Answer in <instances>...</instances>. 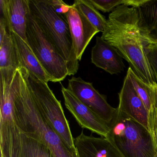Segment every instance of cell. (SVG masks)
<instances>
[{"label": "cell", "instance_id": "1", "mask_svg": "<svg viewBox=\"0 0 157 157\" xmlns=\"http://www.w3.org/2000/svg\"><path fill=\"white\" fill-rule=\"evenodd\" d=\"M102 39L115 48L145 83L157 86V81L145 51L136 7L118 6L109 14Z\"/></svg>", "mask_w": 157, "mask_h": 157}, {"label": "cell", "instance_id": "2", "mask_svg": "<svg viewBox=\"0 0 157 157\" xmlns=\"http://www.w3.org/2000/svg\"><path fill=\"white\" fill-rule=\"evenodd\" d=\"M28 71L16 70L10 83L14 122L21 133L45 145L55 157H79L69 148L40 113L28 80Z\"/></svg>", "mask_w": 157, "mask_h": 157}, {"label": "cell", "instance_id": "3", "mask_svg": "<svg viewBox=\"0 0 157 157\" xmlns=\"http://www.w3.org/2000/svg\"><path fill=\"white\" fill-rule=\"evenodd\" d=\"M108 126L106 138L124 157H155L156 148L147 128L117 107Z\"/></svg>", "mask_w": 157, "mask_h": 157}, {"label": "cell", "instance_id": "4", "mask_svg": "<svg viewBox=\"0 0 157 157\" xmlns=\"http://www.w3.org/2000/svg\"><path fill=\"white\" fill-rule=\"evenodd\" d=\"M29 4L31 13L67 62L69 76L75 75L79 64L66 17L56 13L44 0H29Z\"/></svg>", "mask_w": 157, "mask_h": 157}, {"label": "cell", "instance_id": "5", "mask_svg": "<svg viewBox=\"0 0 157 157\" xmlns=\"http://www.w3.org/2000/svg\"><path fill=\"white\" fill-rule=\"evenodd\" d=\"M28 80L36 105L43 117L69 148L77 151L75 139L60 101L57 99L48 83L38 79L29 71Z\"/></svg>", "mask_w": 157, "mask_h": 157}, {"label": "cell", "instance_id": "6", "mask_svg": "<svg viewBox=\"0 0 157 157\" xmlns=\"http://www.w3.org/2000/svg\"><path fill=\"white\" fill-rule=\"evenodd\" d=\"M27 44L50 79L60 82L69 76L67 63L44 33L31 12L27 14Z\"/></svg>", "mask_w": 157, "mask_h": 157}, {"label": "cell", "instance_id": "7", "mask_svg": "<svg viewBox=\"0 0 157 157\" xmlns=\"http://www.w3.org/2000/svg\"><path fill=\"white\" fill-rule=\"evenodd\" d=\"M67 89L106 124L111 123L117 108L107 102L106 96L101 94L92 83L85 81L80 77H72L68 79Z\"/></svg>", "mask_w": 157, "mask_h": 157}, {"label": "cell", "instance_id": "8", "mask_svg": "<svg viewBox=\"0 0 157 157\" xmlns=\"http://www.w3.org/2000/svg\"><path fill=\"white\" fill-rule=\"evenodd\" d=\"M61 92L65 106L74 117L78 124L82 128L89 129L93 133L106 138L109 132L108 124L62 84Z\"/></svg>", "mask_w": 157, "mask_h": 157}, {"label": "cell", "instance_id": "9", "mask_svg": "<svg viewBox=\"0 0 157 157\" xmlns=\"http://www.w3.org/2000/svg\"><path fill=\"white\" fill-rule=\"evenodd\" d=\"M65 17L69 26L74 52L80 61L91 40L100 32L72 5Z\"/></svg>", "mask_w": 157, "mask_h": 157}, {"label": "cell", "instance_id": "10", "mask_svg": "<svg viewBox=\"0 0 157 157\" xmlns=\"http://www.w3.org/2000/svg\"><path fill=\"white\" fill-rule=\"evenodd\" d=\"M0 8L1 16L5 19L8 31L15 33L26 42L29 0H0Z\"/></svg>", "mask_w": 157, "mask_h": 157}, {"label": "cell", "instance_id": "11", "mask_svg": "<svg viewBox=\"0 0 157 157\" xmlns=\"http://www.w3.org/2000/svg\"><path fill=\"white\" fill-rule=\"evenodd\" d=\"M118 95L117 108L148 129L147 112L128 74Z\"/></svg>", "mask_w": 157, "mask_h": 157}, {"label": "cell", "instance_id": "12", "mask_svg": "<svg viewBox=\"0 0 157 157\" xmlns=\"http://www.w3.org/2000/svg\"><path fill=\"white\" fill-rule=\"evenodd\" d=\"M74 142L79 157H124L106 138L88 136L82 131Z\"/></svg>", "mask_w": 157, "mask_h": 157}, {"label": "cell", "instance_id": "13", "mask_svg": "<svg viewBox=\"0 0 157 157\" xmlns=\"http://www.w3.org/2000/svg\"><path fill=\"white\" fill-rule=\"evenodd\" d=\"M91 62L110 74H117L124 71L125 65L118 51L113 46L97 36L91 51Z\"/></svg>", "mask_w": 157, "mask_h": 157}, {"label": "cell", "instance_id": "14", "mask_svg": "<svg viewBox=\"0 0 157 157\" xmlns=\"http://www.w3.org/2000/svg\"><path fill=\"white\" fill-rule=\"evenodd\" d=\"M127 74L141 101L148 114V129L155 145V127L157 113V86H151L142 81L129 67Z\"/></svg>", "mask_w": 157, "mask_h": 157}, {"label": "cell", "instance_id": "15", "mask_svg": "<svg viewBox=\"0 0 157 157\" xmlns=\"http://www.w3.org/2000/svg\"><path fill=\"white\" fill-rule=\"evenodd\" d=\"M136 8L140 29L146 46L157 45V0H140Z\"/></svg>", "mask_w": 157, "mask_h": 157}, {"label": "cell", "instance_id": "16", "mask_svg": "<svg viewBox=\"0 0 157 157\" xmlns=\"http://www.w3.org/2000/svg\"><path fill=\"white\" fill-rule=\"evenodd\" d=\"M10 33L15 43L21 67L25 68L38 79L48 83L50 82V78L29 45L18 35Z\"/></svg>", "mask_w": 157, "mask_h": 157}, {"label": "cell", "instance_id": "17", "mask_svg": "<svg viewBox=\"0 0 157 157\" xmlns=\"http://www.w3.org/2000/svg\"><path fill=\"white\" fill-rule=\"evenodd\" d=\"M20 67L14 40L9 31L0 43V77L10 82L16 70Z\"/></svg>", "mask_w": 157, "mask_h": 157}, {"label": "cell", "instance_id": "18", "mask_svg": "<svg viewBox=\"0 0 157 157\" xmlns=\"http://www.w3.org/2000/svg\"><path fill=\"white\" fill-rule=\"evenodd\" d=\"M19 132L15 124L0 126V148L4 157H21Z\"/></svg>", "mask_w": 157, "mask_h": 157}, {"label": "cell", "instance_id": "19", "mask_svg": "<svg viewBox=\"0 0 157 157\" xmlns=\"http://www.w3.org/2000/svg\"><path fill=\"white\" fill-rule=\"evenodd\" d=\"M19 136L21 157H55L45 145L25 136L20 130Z\"/></svg>", "mask_w": 157, "mask_h": 157}, {"label": "cell", "instance_id": "20", "mask_svg": "<svg viewBox=\"0 0 157 157\" xmlns=\"http://www.w3.org/2000/svg\"><path fill=\"white\" fill-rule=\"evenodd\" d=\"M72 5L99 32L102 33L105 32L107 20L89 2V0H76Z\"/></svg>", "mask_w": 157, "mask_h": 157}, {"label": "cell", "instance_id": "21", "mask_svg": "<svg viewBox=\"0 0 157 157\" xmlns=\"http://www.w3.org/2000/svg\"><path fill=\"white\" fill-rule=\"evenodd\" d=\"M89 2L97 10L103 13L113 12L115 8L121 5L134 7L136 0H89Z\"/></svg>", "mask_w": 157, "mask_h": 157}, {"label": "cell", "instance_id": "22", "mask_svg": "<svg viewBox=\"0 0 157 157\" xmlns=\"http://www.w3.org/2000/svg\"><path fill=\"white\" fill-rule=\"evenodd\" d=\"M148 60L157 81V45L148 44L145 48Z\"/></svg>", "mask_w": 157, "mask_h": 157}, {"label": "cell", "instance_id": "23", "mask_svg": "<svg viewBox=\"0 0 157 157\" xmlns=\"http://www.w3.org/2000/svg\"><path fill=\"white\" fill-rule=\"evenodd\" d=\"M44 2L50 5L56 13L64 16L72 7V5H68L61 0H44Z\"/></svg>", "mask_w": 157, "mask_h": 157}, {"label": "cell", "instance_id": "24", "mask_svg": "<svg viewBox=\"0 0 157 157\" xmlns=\"http://www.w3.org/2000/svg\"><path fill=\"white\" fill-rule=\"evenodd\" d=\"M9 32L5 19L1 16L0 18V43L2 42L7 33Z\"/></svg>", "mask_w": 157, "mask_h": 157}, {"label": "cell", "instance_id": "25", "mask_svg": "<svg viewBox=\"0 0 157 157\" xmlns=\"http://www.w3.org/2000/svg\"><path fill=\"white\" fill-rule=\"evenodd\" d=\"M155 145H156V151H157V113L156 114V127H155Z\"/></svg>", "mask_w": 157, "mask_h": 157}, {"label": "cell", "instance_id": "26", "mask_svg": "<svg viewBox=\"0 0 157 157\" xmlns=\"http://www.w3.org/2000/svg\"><path fill=\"white\" fill-rule=\"evenodd\" d=\"M155 157H157V151H156V156H155Z\"/></svg>", "mask_w": 157, "mask_h": 157}]
</instances>
